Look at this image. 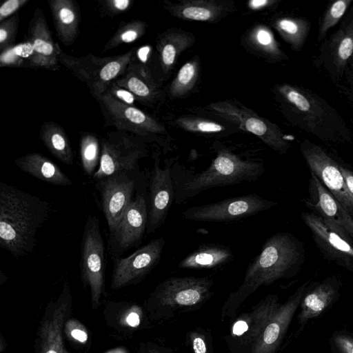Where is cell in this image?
<instances>
[{
	"mask_svg": "<svg viewBox=\"0 0 353 353\" xmlns=\"http://www.w3.org/2000/svg\"><path fill=\"white\" fill-rule=\"evenodd\" d=\"M352 2V0H338L328 6L319 23L318 41L323 40L327 31L339 21Z\"/></svg>",
	"mask_w": 353,
	"mask_h": 353,
	"instance_id": "f546056e",
	"label": "cell"
},
{
	"mask_svg": "<svg viewBox=\"0 0 353 353\" xmlns=\"http://www.w3.org/2000/svg\"><path fill=\"white\" fill-rule=\"evenodd\" d=\"M339 168L349 192L353 196V170L346 165L339 163Z\"/></svg>",
	"mask_w": 353,
	"mask_h": 353,
	"instance_id": "ee69618b",
	"label": "cell"
},
{
	"mask_svg": "<svg viewBox=\"0 0 353 353\" xmlns=\"http://www.w3.org/2000/svg\"><path fill=\"white\" fill-rule=\"evenodd\" d=\"M152 351L154 352V353H167V352H163V351H160L157 349H155V348H152Z\"/></svg>",
	"mask_w": 353,
	"mask_h": 353,
	"instance_id": "816d5d0a",
	"label": "cell"
},
{
	"mask_svg": "<svg viewBox=\"0 0 353 353\" xmlns=\"http://www.w3.org/2000/svg\"><path fill=\"white\" fill-rule=\"evenodd\" d=\"M19 17L17 15L3 21L0 25V48L2 50L10 47L17 34Z\"/></svg>",
	"mask_w": 353,
	"mask_h": 353,
	"instance_id": "d6a6232c",
	"label": "cell"
},
{
	"mask_svg": "<svg viewBox=\"0 0 353 353\" xmlns=\"http://www.w3.org/2000/svg\"><path fill=\"white\" fill-rule=\"evenodd\" d=\"M28 1V0H8L3 2L0 7L1 23L13 14Z\"/></svg>",
	"mask_w": 353,
	"mask_h": 353,
	"instance_id": "8d00e7d4",
	"label": "cell"
},
{
	"mask_svg": "<svg viewBox=\"0 0 353 353\" xmlns=\"http://www.w3.org/2000/svg\"><path fill=\"white\" fill-rule=\"evenodd\" d=\"M347 65L348 68H346L345 71L346 73V86L344 89L348 95L349 99L353 101V56L350 59Z\"/></svg>",
	"mask_w": 353,
	"mask_h": 353,
	"instance_id": "7bdbcfd3",
	"label": "cell"
},
{
	"mask_svg": "<svg viewBox=\"0 0 353 353\" xmlns=\"http://www.w3.org/2000/svg\"><path fill=\"white\" fill-rule=\"evenodd\" d=\"M303 258V245L292 234L278 232L270 236L248 265L241 285L225 301L221 320L234 317L244 301L260 287L294 276Z\"/></svg>",
	"mask_w": 353,
	"mask_h": 353,
	"instance_id": "6da1fadb",
	"label": "cell"
},
{
	"mask_svg": "<svg viewBox=\"0 0 353 353\" xmlns=\"http://www.w3.org/2000/svg\"><path fill=\"white\" fill-rule=\"evenodd\" d=\"M143 25L132 21L123 23L105 46V50L112 49L123 43H130L138 39L142 32Z\"/></svg>",
	"mask_w": 353,
	"mask_h": 353,
	"instance_id": "4dcf8cb0",
	"label": "cell"
},
{
	"mask_svg": "<svg viewBox=\"0 0 353 353\" xmlns=\"http://www.w3.org/2000/svg\"><path fill=\"white\" fill-rule=\"evenodd\" d=\"M268 3L267 1L265 0H254L250 2L251 7L254 8H258L259 7L263 6Z\"/></svg>",
	"mask_w": 353,
	"mask_h": 353,
	"instance_id": "f907efd6",
	"label": "cell"
},
{
	"mask_svg": "<svg viewBox=\"0 0 353 353\" xmlns=\"http://www.w3.org/2000/svg\"><path fill=\"white\" fill-rule=\"evenodd\" d=\"M97 99L106 125L137 136H145L156 130L154 122L134 106L118 101L107 92Z\"/></svg>",
	"mask_w": 353,
	"mask_h": 353,
	"instance_id": "d6986e66",
	"label": "cell"
},
{
	"mask_svg": "<svg viewBox=\"0 0 353 353\" xmlns=\"http://www.w3.org/2000/svg\"><path fill=\"white\" fill-rule=\"evenodd\" d=\"M105 270V243L97 216L89 215L81 243L80 272L82 281L90 288L92 307L99 306Z\"/></svg>",
	"mask_w": 353,
	"mask_h": 353,
	"instance_id": "52a82bcc",
	"label": "cell"
},
{
	"mask_svg": "<svg viewBox=\"0 0 353 353\" xmlns=\"http://www.w3.org/2000/svg\"><path fill=\"white\" fill-rule=\"evenodd\" d=\"M319 50L316 62L323 65L334 81H338L353 56V17L323 43Z\"/></svg>",
	"mask_w": 353,
	"mask_h": 353,
	"instance_id": "ffe728a7",
	"label": "cell"
},
{
	"mask_svg": "<svg viewBox=\"0 0 353 353\" xmlns=\"http://www.w3.org/2000/svg\"><path fill=\"white\" fill-rule=\"evenodd\" d=\"M165 241L163 237L152 240L124 258L114 260L111 288L118 290L136 283L144 278L159 262Z\"/></svg>",
	"mask_w": 353,
	"mask_h": 353,
	"instance_id": "5bb4252c",
	"label": "cell"
},
{
	"mask_svg": "<svg viewBox=\"0 0 353 353\" xmlns=\"http://www.w3.org/2000/svg\"><path fill=\"white\" fill-rule=\"evenodd\" d=\"M303 202L312 213L353 241V217L312 173L309 180L308 196Z\"/></svg>",
	"mask_w": 353,
	"mask_h": 353,
	"instance_id": "9a60e30c",
	"label": "cell"
},
{
	"mask_svg": "<svg viewBox=\"0 0 353 353\" xmlns=\"http://www.w3.org/2000/svg\"><path fill=\"white\" fill-rule=\"evenodd\" d=\"M342 282L336 275L310 284L300 303L298 324L304 327L310 321L322 315L338 299Z\"/></svg>",
	"mask_w": 353,
	"mask_h": 353,
	"instance_id": "44dd1931",
	"label": "cell"
},
{
	"mask_svg": "<svg viewBox=\"0 0 353 353\" xmlns=\"http://www.w3.org/2000/svg\"><path fill=\"white\" fill-rule=\"evenodd\" d=\"M210 276L170 277L161 282L152 295L154 304L164 319L196 310L212 295Z\"/></svg>",
	"mask_w": 353,
	"mask_h": 353,
	"instance_id": "5b68a950",
	"label": "cell"
},
{
	"mask_svg": "<svg viewBox=\"0 0 353 353\" xmlns=\"http://www.w3.org/2000/svg\"><path fill=\"white\" fill-rule=\"evenodd\" d=\"M245 128L249 132L257 136L265 134L268 130L266 125L256 118L248 119L245 122Z\"/></svg>",
	"mask_w": 353,
	"mask_h": 353,
	"instance_id": "ab89813d",
	"label": "cell"
},
{
	"mask_svg": "<svg viewBox=\"0 0 353 353\" xmlns=\"http://www.w3.org/2000/svg\"><path fill=\"white\" fill-rule=\"evenodd\" d=\"M194 75V67L190 63H185L179 70L178 81L182 85L188 84Z\"/></svg>",
	"mask_w": 353,
	"mask_h": 353,
	"instance_id": "b9f144b4",
	"label": "cell"
},
{
	"mask_svg": "<svg viewBox=\"0 0 353 353\" xmlns=\"http://www.w3.org/2000/svg\"><path fill=\"white\" fill-rule=\"evenodd\" d=\"M52 212L50 203L8 183H0V247L19 258L32 253L37 230Z\"/></svg>",
	"mask_w": 353,
	"mask_h": 353,
	"instance_id": "7a4b0ae2",
	"label": "cell"
},
{
	"mask_svg": "<svg viewBox=\"0 0 353 353\" xmlns=\"http://www.w3.org/2000/svg\"><path fill=\"white\" fill-rule=\"evenodd\" d=\"M183 15L188 19L205 21L210 18L209 10L201 7H188L183 10Z\"/></svg>",
	"mask_w": 353,
	"mask_h": 353,
	"instance_id": "f35d334b",
	"label": "cell"
},
{
	"mask_svg": "<svg viewBox=\"0 0 353 353\" xmlns=\"http://www.w3.org/2000/svg\"><path fill=\"white\" fill-rule=\"evenodd\" d=\"M149 353H154L152 349L150 350Z\"/></svg>",
	"mask_w": 353,
	"mask_h": 353,
	"instance_id": "f5cc1de1",
	"label": "cell"
},
{
	"mask_svg": "<svg viewBox=\"0 0 353 353\" xmlns=\"http://www.w3.org/2000/svg\"><path fill=\"white\" fill-rule=\"evenodd\" d=\"M258 41L264 46L270 45L272 42L271 34L264 30H261L257 33Z\"/></svg>",
	"mask_w": 353,
	"mask_h": 353,
	"instance_id": "7dc6e473",
	"label": "cell"
},
{
	"mask_svg": "<svg viewBox=\"0 0 353 353\" xmlns=\"http://www.w3.org/2000/svg\"><path fill=\"white\" fill-rule=\"evenodd\" d=\"M95 186L101 194V208L111 232L133 200L134 180L129 172H123L97 181Z\"/></svg>",
	"mask_w": 353,
	"mask_h": 353,
	"instance_id": "2e32d148",
	"label": "cell"
},
{
	"mask_svg": "<svg viewBox=\"0 0 353 353\" xmlns=\"http://www.w3.org/2000/svg\"><path fill=\"white\" fill-rule=\"evenodd\" d=\"M32 54V46L30 41L2 50L0 57L1 66L22 65L24 59L28 61Z\"/></svg>",
	"mask_w": 353,
	"mask_h": 353,
	"instance_id": "1f68e13d",
	"label": "cell"
},
{
	"mask_svg": "<svg viewBox=\"0 0 353 353\" xmlns=\"http://www.w3.org/2000/svg\"><path fill=\"white\" fill-rule=\"evenodd\" d=\"M101 141L90 133L83 134L80 141V155L82 167L88 175L96 172V168L101 159Z\"/></svg>",
	"mask_w": 353,
	"mask_h": 353,
	"instance_id": "83f0119b",
	"label": "cell"
},
{
	"mask_svg": "<svg viewBox=\"0 0 353 353\" xmlns=\"http://www.w3.org/2000/svg\"><path fill=\"white\" fill-rule=\"evenodd\" d=\"M300 149L310 172L353 217V196L341 172L339 162L321 146L307 139L301 143Z\"/></svg>",
	"mask_w": 353,
	"mask_h": 353,
	"instance_id": "8fae6325",
	"label": "cell"
},
{
	"mask_svg": "<svg viewBox=\"0 0 353 353\" xmlns=\"http://www.w3.org/2000/svg\"><path fill=\"white\" fill-rule=\"evenodd\" d=\"M39 136L54 157L64 164L72 165L73 152L68 137L60 125L53 122H46L41 127Z\"/></svg>",
	"mask_w": 353,
	"mask_h": 353,
	"instance_id": "4316f807",
	"label": "cell"
},
{
	"mask_svg": "<svg viewBox=\"0 0 353 353\" xmlns=\"http://www.w3.org/2000/svg\"><path fill=\"white\" fill-rule=\"evenodd\" d=\"M130 3V0H108L104 1L107 10L114 13L125 11L129 8Z\"/></svg>",
	"mask_w": 353,
	"mask_h": 353,
	"instance_id": "60d3db41",
	"label": "cell"
},
{
	"mask_svg": "<svg viewBox=\"0 0 353 353\" xmlns=\"http://www.w3.org/2000/svg\"><path fill=\"white\" fill-rule=\"evenodd\" d=\"M265 172L262 163L242 160L228 152L218 154L209 167L201 172L172 169L175 200L181 204L211 188L256 181Z\"/></svg>",
	"mask_w": 353,
	"mask_h": 353,
	"instance_id": "3957f363",
	"label": "cell"
},
{
	"mask_svg": "<svg viewBox=\"0 0 353 353\" xmlns=\"http://www.w3.org/2000/svg\"><path fill=\"white\" fill-rule=\"evenodd\" d=\"M309 285V281L303 283L284 303L280 304L263 328L251 353H277Z\"/></svg>",
	"mask_w": 353,
	"mask_h": 353,
	"instance_id": "ac0fdd59",
	"label": "cell"
},
{
	"mask_svg": "<svg viewBox=\"0 0 353 353\" xmlns=\"http://www.w3.org/2000/svg\"><path fill=\"white\" fill-rule=\"evenodd\" d=\"M15 165L23 172L48 183L70 186L72 181L55 163L37 152L26 154L14 160Z\"/></svg>",
	"mask_w": 353,
	"mask_h": 353,
	"instance_id": "cb8c5ba5",
	"label": "cell"
},
{
	"mask_svg": "<svg viewBox=\"0 0 353 353\" xmlns=\"http://www.w3.org/2000/svg\"><path fill=\"white\" fill-rule=\"evenodd\" d=\"M278 26L294 48L301 50L310 34V22L303 19H283L278 23Z\"/></svg>",
	"mask_w": 353,
	"mask_h": 353,
	"instance_id": "f1b7e54d",
	"label": "cell"
},
{
	"mask_svg": "<svg viewBox=\"0 0 353 353\" xmlns=\"http://www.w3.org/2000/svg\"><path fill=\"white\" fill-rule=\"evenodd\" d=\"M176 55L174 47L171 44L165 45L162 50V59L166 65H170L173 63Z\"/></svg>",
	"mask_w": 353,
	"mask_h": 353,
	"instance_id": "f6af8a7d",
	"label": "cell"
},
{
	"mask_svg": "<svg viewBox=\"0 0 353 353\" xmlns=\"http://www.w3.org/2000/svg\"><path fill=\"white\" fill-rule=\"evenodd\" d=\"M301 218L325 259L353 272V241L312 212H303Z\"/></svg>",
	"mask_w": 353,
	"mask_h": 353,
	"instance_id": "7c38bea8",
	"label": "cell"
},
{
	"mask_svg": "<svg viewBox=\"0 0 353 353\" xmlns=\"http://www.w3.org/2000/svg\"><path fill=\"white\" fill-rule=\"evenodd\" d=\"M330 343L336 353H353V334L344 331L335 332Z\"/></svg>",
	"mask_w": 353,
	"mask_h": 353,
	"instance_id": "836d02e7",
	"label": "cell"
},
{
	"mask_svg": "<svg viewBox=\"0 0 353 353\" xmlns=\"http://www.w3.org/2000/svg\"><path fill=\"white\" fill-rule=\"evenodd\" d=\"M282 92L292 106L298 125L328 145L352 143L346 123L338 112L317 94L305 88L284 86Z\"/></svg>",
	"mask_w": 353,
	"mask_h": 353,
	"instance_id": "277c9868",
	"label": "cell"
},
{
	"mask_svg": "<svg viewBox=\"0 0 353 353\" xmlns=\"http://www.w3.org/2000/svg\"><path fill=\"white\" fill-rule=\"evenodd\" d=\"M197 128L202 132H219L222 127L216 123L211 122H201L198 124Z\"/></svg>",
	"mask_w": 353,
	"mask_h": 353,
	"instance_id": "bcb514c9",
	"label": "cell"
},
{
	"mask_svg": "<svg viewBox=\"0 0 353 353\" xmlns=\"http://www.w3.org/2000/svg\"><path fill=\"white\" fill-rule=\"evenodd\" d=\"M49 6L57 34L65 45H70L79 32V12L72 0H50Z\"/></svg>",
	"mask_w": 353,
	"mask_h": 353,
	"instance_id": "484cf974",
	"label": "cell"
},
{
	"mask_svg": "<svg viewBox=\"0 0 353 353\" xmlns=\"http://www.w3.org/2000/svg\"><path fill=\"white\" fill-rule=\"evenodd\" d=\"M279 305L278 296L270 294L251 310L239 316L225 336L229 353H251L263 328Z\"/></svg>",
	"mask_w": 353,
	"mask_h": 353,
	"instance_id": "30bf717a",
	"label": "cell"
},
{
	"mask_svg": "<svg viewBox=\"0 0 353 353\" xmlns=\"http://www.w3.org/2000/svg\"><path fill=\"white\" fill-rule=\"evenodd\" d=\"M106 92L118 101L133 106L135 100V96L128 90L121 88L114 83H112Z\"/></svg>",
	"mask_w": 353,
	"mask_h": 353,
	"instance_id": "d590c367",
	"label": "cell"
},
{
	"mask_svg": "<svg viewBox=\"0 0 353 353\" xmlns=\"http://www.w3.org/2000/svg\"><path fill=\"white\" fill-rule=\"evenodd\" d=\"M175 200L171 163L161 167L156 158L151 171L149 186V210L146 233H154L165 222Z\"/></svg>",
	"mask_w": 353,
	"mask_h": 353,
	"instance_id": "e0dca14e",
	"label": "cell"
},
{
	"mask_svg": "<svg viewBox=\"0 0 353 353\" xmlns=\"http://www.w3.org/2000/svg\"><path fill=\"white\" fill-rule=\"evenodd\" d=\"M101 159L93 179L99 181L117 173L130 172L146 155L144 144L136 135L117 130L101 139Z\"/></svg>",
	"mask_w": 353,
	"mask_h": 353,
	"instance_id": "ba28073f",
	"label": "cell"
},
{
	"mask_svg": "<svg viewBox=\"0 0 353 353\" xmlns=\"http://www.w3.org/2000/svg\"><path fill=\"white\" fill-rule=\"evenodd\" d=\"M132 50L108 57H99L91 54L76 57L61 50L59 61L77 78L85 83L97 99L106 92L116 79L125 73L132 63Z\"/></svg>",
	"mask_w": 353,
	"mask_h": 353,
	"instance_id": "8992f818",
	"label": "cell"
},
{
	"mask_svg": "<svg viewBox=\"0 0 353 353\" xmlns=\"http://www.w3.org/2000/svg\"><path fill=\"white\" fill-rule=\"evenodd\" d=\"M188 336L194 353H209L206 336L202 332L193 330Z\"/></svg>",
	"mask_w": 353,
	"mask_h": 353,
	"instance_id": "e575fe53",
	"label": "cell"
},
{
	"mask_svg": "<svg viewBox=\"0 0 353 353\" xmlns=\"http://www.w3.org/2000/svg\"><path fill=\"white\" fill-rule=\"evenodd\" d=\"M148 52H149L148 47H144L139 50V57L143 61H146Z\"/></svg>",
	"mask_w": 353,
	"mask_h": 353,
	"instance_id": "681fc988",
	"label": "cell"
},
{
	"mask_svg": "<svg viewBox=\"0 0 353 353\" xmlns=\"http://www.w3.org/2000/svg\"><path fill=\"white\" fill-rule=\"evenodd\" d=\"M148 211L143 195L132 201L116 228L110 232L108 251L115 260L128 250L139 245L147 229Z\"/></svg>",
	"mask_w": 353,
	"mask_h": 353,
	"instance_id": "4fadbf2b",
	"label": "cell"
},
{
	"mask_svg": "<svg viewBox=\"0 0 353 353\" xmlns=\"http://www.w3.org/2000/svg\"><path fill=\"white\" fill-rule=\"evenodd\" d=\"M126 321L130 326L136 327L140 323V316L137 312H132L126 317Z\"/></svg>",
	"mask_w": 353,
	"mask_h": 353,
	"instance_id": "c3c4849f",
	"label": "cell"
},
{
	"mask_svg": "<svg viewBox=\"0 0 353 353\" xmlns=\"http://www.w3.org/2000/svg\"><path fill=\"white\" fill-rule=\"evenodd\" d=\"M65 325L70 336L75 340L81 343H85L88 340V333L78 321L72 320L68 321Z\"/></svg>",
	"mask_w": 353,
	"mask_h": 353,
	"instance_id": "74e56055",
	"label": "cell"
},
{
	"mask_svg": "<svg viewBox=\"0 0 353 353\" xmlns=\"http://www.w3.org/2000/svg\"><path fill=\"white\" fill-rule=\"evenodd\" d=\"M233 256L228 246L216 243L202 244L183 259L178 266L181 269H213L227 264Z\"/></svg>",
	"mask_w": 353,
	"mask_h": 353,
	"instance_id": "d4e9b609",
	"label": "cell"
},
{
	"mask_svg": "<svg viewBox=\"0 0 353 353\" xmlns=\"http://www.w3.org/2000/svg\"><path fill=\"white\" fill-rule=\"evenodd\" d=\"M256 194H249L202 205L192 206L182 212L184 219L193 221L228 223L255 215L277 205Z\"/></svg>",
	"mask_w": 353,
	"mask_h": 353,
	"instance_id": "9c48e42d",
	"label": "cell"
},
{
	"mask_svg": "<svg viewBox=\"0 0 353 353\" xmlns=\"http://www.w3.org/2000/svg\"><path fill=\"white\" fill-rule=\"evenodd\" d=\"M29 32L32 54L28 65L33 68L57 70L61 48L53 41L46 19L40 9L34 12Z\"/></svg>",
	"mask_w": 353,
	"mask_h": 353,
	"instance_id": "7402d4cb",
	"label": "cell"
},
{
	"mask_svg": "<svg viewBox=\"0 0 353 353\" xmlns=\"http://www.w3.org/2000/svg\"><path fill=\"white\" fill-rule=\"evenodd\" d=\"M69 288L65 283L60 303L42 323L40 329L39 353H69L63 345L62 327L68 310Z\"/></svg>",
	"mask_w": 353,
	"mask_h": 353,
	"instance_id": "603a6c76",
	"label": "cell"
}]
</instances>
